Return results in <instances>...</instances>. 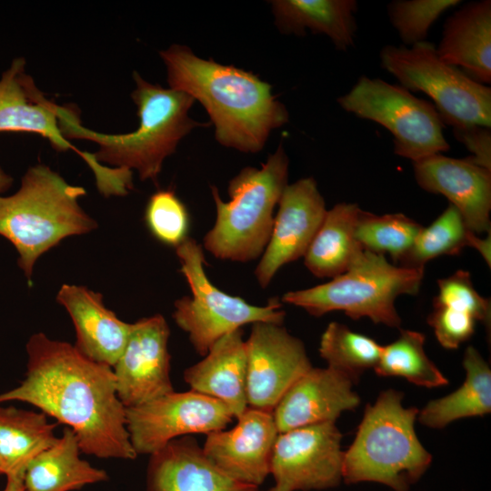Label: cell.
Segmentation results:
<instances>
[{
  "instance_id": "obj_1",
  "label": "cell",
  "mask_w": 491,
  "mask_h": 491,
  "mask_svg": "<svg viewBox=\"0 0 491 491\" xmlns=\"http://www.w3.org/2000/svg\"><path fill=\"white\" fill-rule=\"evenodd\" d=\"M26 352L25 379L1 393L0 403L20 401L36 406L71 428L86 455L127 460L137 456L111 366L41 332L29 338Z\"/></svg>"
},
{
  "instance_id": "obj_2",
  "label": "cell",
  "mask_w": 491,
  "mask_h": 491,
  "mask_svg": "<svg viewBox=\"0 0 491 491\" xmlns=\"http://www.w3.org/2000/svg\"><path fill=\"white\" fill-rule=\"evenodd\" d=\"M160 56L169 88L202 104L221 145L256 153L274 129L288 122V112L272 95L271 85L253 73L200 58L181 45L161 51Z\"/></svg>"
},
{
  "instance_id": "obj_3",
  "label": "cell",
  "mask_w": 491,
  "mask_h": 491,
  "mask_svg": "<svg viewBox=\"0 0 491 491\" xmlns=\"http://www.w3.org/2000/svg\"><path fill=\"white\" fill-rule=\"evenodd\" d=\"M132 99L137 107L139 126L127 134H103L83 126L71 105H57V118L64 136L95 143L96 159L112 167L135 169L142 181L156 183L165 159L180 140L198 126L208 125L192 119L189 109L195 100L189 95L164 88L145 80L137 72Z\"/></svg>"
},
{
  "instance_id": "obj_4",
  "label": "cell",
  "mask_w": 491,
  "mask_h": 491,
  "mask_svg": "<svg viewBox=\"0 0 491 491\" xmlns=\"http://www.w3.org/2000/svg\"><path fill=\"white\" fill-rule=\"evenodd\" d=\"M85 193L38 164L28 168L15 194L0 195V235L16 249L18 266L30 286L35 264L43 254L66 237L97 227L79 205Z\"/></svg>"
},
{
  "instance_id": "obj_5",
  "label": "cell",
  "mask_w": 491,
  "mask_h": 491,
  "mask_svg": "<svg viewBox=\"0 0 491 491\" xmlns=\"http://www.w3.org/2000/svg\"><path fill=\"white\" fill-rule=\"evenodd\" d=\"M404 394L387 389L366 405L356 436L344 451L346 484L375 482L409 491L429 468L431 454L415 429L418 408L403 406Z\"/></svg>"
},
{
  "instance_id": "obj_6",
  "label": "cell",
  "mask_w": 491,
  "mask_h": 491,
  "mask_svg": "<svg viewBox=\"0 0 491 491\" xmlns=\"http://www.w3.org/2000/svg\"><path fill=\"white\" fill-rule=\"evenodd\" d=\"M288 157L280 144L261 168L247 166L228 185V202L211 186L215 221L205 234V250L220 260L246 263L260 257L269 241L274 210L287 184Z\"/></svg>"
},
{
  "instance_id": "obj_7",
  "label": "cell",
  "mask_w": 491,
  "mask_h": 491,
  "mask_svg": "<svg viewBox=\"0 0 491 491\" xmlns=\"http://www.w3.org/2000/svg\"><path fill=\"white\" fill-rule=\"evenodd\" d=\"M425 268L389 263L385 256L364 250L350 267L330 281L283 295L281 302L319 317L342 311L354 320L367 317L376 324L400 327L395 306L402 295H416Z\"/></svg>"
},
{
  "instance_id": "obj_8",
  "label": "cell",
  "mask_w": 491,
  "mask_h": 491,
  "mask_svg": "<svg viewBox=\"0 0 491 491\" xmlns=\"http://www.w3.org/2000/svg\"><path fill=\"white\" fill-rule=\"evenodd\" d=\"M381 66L409 92H423L433 101L444 125L454 128L491 126V88L446 64L427 41L411 46L385 45Z\"/></svg>"
},
{
  "instance_id": "obj_9",
  "label": "cell",
  "mask_w": 491,
  "mask_h": 491,
  "mask_svg": "<svg viewBox=\"0 0 491 491\" xmlns=\"http://www.w3.org/2000/svg\"><path fill=\"white\" fill-rule=\"evenodd\" d=\"M180 272L191 290L174 304L173 318L188 335L194 349L205 356L224 336L247 324L268 322L283 325L286 313L277 297L266 306H254L215 286L205 271V255L197 242L187 237L175 247Z\"/></svg>"
},
{
  "instance_id": "obj_10",
  "label": "cell",
  "mask_w": 491,
  "mask_h": 491,
  "mask_svg": "<svg viewBox=\"0 0 491 491\" xmlns=\"http://www.w3.org/2000/svg\"><path fill=\"white\" fill-rule=\"evenodd\" d=\"M337 103L346 112L387 129L394 153L412 162L450 148L434 105L400 85L363 75Z\"/></svg>"
},
{
  "instance_id": "obj_11",
  "label": "cell",
  "mask_w": 491,
  "mask_h": 491,
  "mask_svg": "<svg viewBox=\"0 0 491 491\" xmlns=\"http://www.w3.org/2000/svg\"><path fill=\"white\" fill-rule=\"evenodd\" d=\"M126 427L138 455H151L170 441L222 430L235 418L223 402L193 390L171 392L126 408Z\"/></svg>"
},
{
  "instance_id": "obj_12",
  "label": "cell",
  "mask_w": 491,
  "mask_h": 491,
  "mask_svg": "<svg viewBox=\"0 0 491 491\" xmlns=\"http://www.w3.org/2000/svg\"><path fill=\"white\" fill-rule=\"evenodd\" d=\"M342 434L336 422L280 432L270 463L274 485L267 491H310L343 481Z\"/></svg>"
},
{
  "instance_id": "obj_13",
  "label": "cell",
  "mask_w": 491,
  "mask_h": 491,
  "mask_svg": "<svg viewBox=\"0 0 491 491\" xmlns=\"http://www.w3.org/2000/svg\"><path fill=\"white\" fill-rule=\"evenodd\" d=\"M246 349L250 407L273 412L288 388L312 367L304 343L283 325L252 324Z\"/></svg>"
},
{
  "instance_id": "obj_14",
  "label": "cell",
  "mask_w": 491,
  "mask_h": 491,
  "mask_svg": "<svg viewBox=\"0 0 491 491\" xmlns=\"http://www.w3.org/2000/svg\"><path fill=\"white\" fill-rule=\"evenodd\" d=\"M170 330L156 314L131 324L125 346L113 366L116 393L125 408L174 392L170 378Z\"/></svg>"
},
{
  "instance_id": "obj_15",
  "label": "cell",
  "mask_w": 491,
  "mask_h": 491,
  "mask_svg": "<svg viewBox=\"0 0 491 491\" xmlns=\"http://www.w3.org/2000/svg\"><path fill=\"white\" fill-rule=\"evenodd\" d=\"M277 205L269 241L255 270L262 288L282 266L305 256L327 211L313 177L287 185Z\"/></svg>"
},
{
  "instance_id": "obj_16",
  "label": "cell",
  "mask_w": 491,
  "mask_h": 491,
  "mask_svg": "<svg viewBox=\"0 0 491 491\" xmlns=\"http://www.w3.org/2000/svg\"><path fill=\"white\" fill-rule=\"evenodd\" d=\"M230 429L206 435L203 452L228 476L260 486L270 475L273 448L279 434L273 412L248 406Z\"/></svg>"
},
{
  "instance_id": "obj_17",
  "label": "cell",
  "mask_w": 491,
  "mask_h": 491,
  "mask_svg": "<svg viewBox=\"0 0 491 491\" xmlns=\"http://www.w3.org/2000/svg\"><path fill=\"white\" fill-rule=\"evenodd\" d=\"M23 57L14 59L0 77V132H25L47 138L60 151L73 150L87 164L94 175L104 165L94 153L79 150L62 134L57 105L45 96L25 71Z\"/></svg>"
},
{
  "instance_id": "obj_18",
  "label": "cell",
  "mask_w": 491,
  "mask_h": 491,
  "mask_svg": "<svg viewBox=\"0 0 491 491\" xmlns=\"http://www.w3.org/2000/svg\"><path fill=\"white\" fill-rule=\"evenodd\" d=\"M415 179L426 192L442 195L476 235L491 233V170L471 158L436 154L413 162Z\"/></svg>"
},
{
  "instance_id": "obj_19",
  "label": "cell",
  "mask_w": 491,
  "mask_h": 491,
  "mask_svg": "<svg viewBox=\"0 0 491 491\" xmlns=\"http://www.w3.org/2000/svg\"><path fill=\"white\" fill-rule=\"evenodd\" d=\"M356 382L331 367H311L285 393L273 410L278 432L300 426L336 422L345 411L354 410L360 397Z\"/></svg>"
},
{
  "instance_id": "obj_20",
  "label": "cell",
  "mask_w": 491,
  "mask_h": 491,
  "mask_svg": "<svg viewBox=\"0 0 491 491\" xmlns=\"http://www.w3.org/2000/svg\"><path fill=\"white\" fill-rule=\"evenodd\" d=\"M147 491H260L218 469L192 436L174 439L150 455Z\"/></svg>"
},
{
  "instance_id": "obj_21",
  "label": "cell",
  "mask_w": 491,
  "mask_h": 491,
  "mask_svg": "<svg viewBox=\"0 0 491 491\" xmlns=\"http://www.w3.org/2000/svg\"><path fill=\"white\" fill-rule=\"evenodd\" d=\"M56 301L72 318L76 349L89 359L113 367L125 346L131 324L106 308L100 293L85 286L65 284Z\"/></svg>"
},
{
  "instance_id": "obj_22",
  "label": "cell",
  "mask_w": 491,
  "mask_h": 491,
  "mask_svg": "<svg viewBox=\"0 0 491 491\" xmlns=\"http://www.w3.org/2000/svg\"><path fill=\"white\" fill-rule=\"evenodd\" d=\"M436 48L446 64L476 82L491 83V1L471 2L445 22Z\"/></svg>"
},
{
  "instance_id": "obj_23",
  "label": "cell",
  "mask_w": 491,
  "mask_h": 491,
  "mask_svg": "<svg viewBox=\"0 0 491 491\" xmlns=\"http://www.w3.org/2000/svg\"><path fill=\"white\" fill-rule=\"evenodd\" d=\"M184 379L190 390L215 398L235 418L248 407L246 349L242 328L220 338L198 363L186 368Z\"/></svg>"
},
{
  "instance_id": "obj_24",
  "label": "cell",
  "mask_w": 491,
  "mask_h": 491,
  "mask_svg": "<svg viewBox=\"0 0 491 491\" xmlns=\"http://www.w3.org/2000/svg\"><path fill=\"white\" fill-rule=\"evenodd\" d=\"M275 23L283 34L303 35L306 30L325 35L339 51L354 45L357 25L356 0H275Z\"/></svg>"
},
{
  "instance_id": "obj_25",
  "label": "cell",
  "mask_w": 491,
  "mask_h": 491,
  "mask_svg": "<svg viewBox=\"0 0 491 491\" xmlns=\"http://www.w3.org/2000/svg\"><path fill=\"white\" fill-rule=\"evenodd\" d=\"M75 432L65 427L56 441L28 465L24 484L27 491H72L108 479L106 472L80 457Z\"/></svg>"
},
{
  "instance_id": "obj_26",
  "label": "cell",
  "mask_w": 491,
  "mask_h": 491,
  "mask_svg": "<svg viewBox=\"0 0 491 491\" xmlns=\"http://www.w3.org/2000/svg\"><path fill=\"white\" fill-rule=\"evenodd\" d=\"M361 208L355 203H338L328 209L304 257L306 267L319 278L345 273L364 249L356 238Z\"/></svg>"
},
{
  "instance_id": "obj_27",
  "label": "cell",
  "mask_w": 491,
  "mask_h": 491,
  "mask_svg": "<svg viewBox=\"0 0 491 491\" xmlns=\"http://www.w3.org/2000/svg\"><path fill=\"white\" fill-rule=\"evenodd\" d=\"M466 379L451 394L429 401L418 412V421L430 428L440 429L450 423L491 412V370L480 353L469 346L464 354Z\"/></svg>"
},
{
  "instance_id": "obj_28",
  "label": "cell",
  "mask_w": 491,
  "mask_h": 491,
  "mask_svg": "<svg viewBox=\"0 0 491 491\" xmlns=\"http://www.w3.org/2000/svg\"><path fill=\"white\" fill-rule=\"evenodd\" d=\"M55 424L43 412L0 406V469L7 477L24 478L32 460L57 439Z\"/></svg>"
},
{
  "instance_id": "obj_29",
  "label": "cell",
  "mask_w": 491,
  "mask_h": 491,
  "mask_svg": "<svg viewBox=\"0 0 491 491\" xmlns=\"http://www.w3.org/2000/svg\"><path fill=\"white\" fill-rule=\"evenodd\" d=\"M426 336L413 330H401L392 343L382 346L379 360L374 367L379 376H398L426 388L445 386L448 379L425 351Z\"/></svg>"
},
{
  "instance_id": "obj_30",
  "label": "cell",
  "mask_w": 491,
  "mask_h": 491,
  "mask_svg": "<svg viewBox=\"0 0 491 491\" xmlns=\"http://www.w3.org/2000/svg\"><path fill=\"white\" fill-rule=\"evenodd\" d=\"M381 351L382 346L375 339L338 322L328 324L319 344V355L327 366L342 372L356 383L366 370L376 366Z\"/></svg>"
},
{
  "instance_id": "obj_31",
  "label": "cell",
  "mask_w": 491,
  "mask_h": 491,
  "mask_svg": "<svg viewBox=\"0 0 491 491\" xmlns=\"http://www.w3.org/2000/svg\"><path fill=\"white\" fill-rule=\"evenodd\" d=\"M471 232L459 211L449 204L428 226H422L399 264L406 267L425 268V265L436 257L457 256L467 246Z\"/></svg>"
},
{
  "instance_id": "obj_32",
  "label": "cell",
  "mask_w": 491,
  "mask_h": 491,
  "mask_svg": "<svg viewBox=\"0 0 491 491\" xmlns=\"http://www.w3.org/2000/svg\"><path fill=\"white\" fill-rule=\"evenodd\" d=\"M422 225L404 214L375 215L361 210L356 238L366 251L389 255L396 263L411 248Z\"/></svg>"
},
{
  "instance_id": "obj_33",
  "label": "cell",
  "mask_w": 491,
  "mask_h": 491,
  "mask_svg": "<svg viewBox=\"0 0 491 491\" xmlns=\"http://www.w3.org/2000/svg\"><path fill=\"white\" fill-rule=\"evenodd\" d=\"M459 0H394L387 5L392 26L403 45L411 46L426 41L431 25Z\"/></svg>"
},
{
  "instance_id": "obj_34",
  "label": "cell",
  "mask_w": 491,
  "mask_h": 491,
  "mask_svg": "<svg viewBox=\"0 0 491 491\" xmlns=\"http://www.w3.org/2000/svg\"><path fill=\"white\" fill-rule=\"evenodd\" d=\"M145 221L152 235L164 245L176 247L188 237L187 209L171 190H159L150 196Z\"/></svg>"
},
{
  "instance_id": "obj_35",
  "label": "cell",
  "mask_w": 491,
  "mask_h": 491,
  "mask_svg": "<svg viewBox=\"0 0 491 491\" xmlns=\"http://www.w3.org/2000/svg\"><path fill=\"white\" fill-rule=\"evenodd\" d=\"M438 293L434 298V306H444L465 312L490 326L491 304L474 287L471 276L466 270H457L451 276L438 279Z\"/></svg>"
},
{
  "instance_id": "obj_36",
  "label": "cell",
  "mask_w": 491,
  "mask_h": 491,
  "mask_svg": "<svg viewBox=\"0 0 491 491\" xmlns=\"http://www.w3.org/2000/svg\"><path fill=\"white\" fill-rule=\"evenodd\" d=\"M427 323L444 348L456 349L474 335L476 321L465 312L434 306Z\"/></svg>"
},
{
  "instance_id": "obj_37",
  "label": "cell",
  "mask_w": 491,
  "mask_h": 491,
  "mask_svg": "<svg viewBox=\"0 0 491 491\" xmlns=\"http://www.w3.org/2000/svg\"><path fill=\"white\" fill-rule=\"evenodd\" d=\"M456 139L462 143L472 155L469 157L476 165L491 170V130L490 127L471 125L454 128Z\"/></svg>"
},
{
  "instance_id": "obj_38",
  "label": "cell",
  "mask_w": 491,
  "mask_h": 491,
  "mask_svg": "<svg viewBox=\"0 0 491 491\" xmlns=\"http://www.w3.org/2000/svg\"><path fill=\"white\" fill-rule=\"evenodd\" d=\"M467 246L476 249L486 261L488 267L491 266V235L486 237H479L478 235L471 232L468 237Z\"/></svg>"
},
{
  "instance_id": "obj_39",
  "label": "cell",
  "mask_w": 491,
  "mask_h": 491,
  "mask_svg": "<svg viewBox=\"0 0 491 491\" xmlns=\"http://www.w3.org/2000/svg\"><path fill=\"white\" fill-rule=\"evenodd\" d=\"M2 491H27V490L24 484V478L7 477L6 485Z\"/></svg>"
},
{
  "instance_id": "obj_40",
  "label": "cell",
  "mask_w": 491,
  "mask_h": 491,
  "mask_svg": "<svg viewBox=\"0 0 491 491\" xmlns=\"http://www.w3.org/2000/svg\"><path fill=\"white\" fill-rule=\"evenodd\" d=\"M13 184V178L0 167V195L7 191Z\"/></svg>"
},
{
  "instance_id": "obj_41",
  "label": "cell",
  "mask_w": 491,
  "mask_h": 491,
  "mask_svg": "<svg viewBox=\"0 0 491 491\" xmlns=\"http://www.w3.org/2000/svg\"><path fill=\"white\" fill-rule=\"evenodd\" d=\"M0 475H3L1 469H0Z\"/></svg>"
}]
</instances>
